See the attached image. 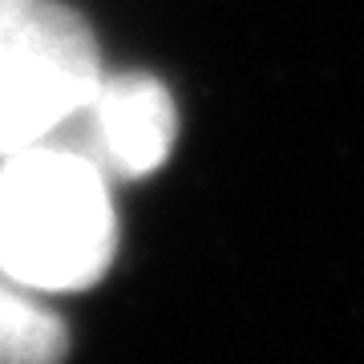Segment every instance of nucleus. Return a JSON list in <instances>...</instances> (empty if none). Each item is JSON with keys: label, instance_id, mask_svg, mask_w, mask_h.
Listing matches in <instances>:
<instances>
[{"label": "nucleus", "instance_id": "1", "mask_svg": "<svg viewBox=\"0 0 364 364\" xmlns=\"http://www.w3.org/2000/svg\"><path fill=\"white\" fill-rule=\"evenodd\" d=\"M117 219L109 178L61 142L0 162V272L28 291H81L109 272Z\"/></svg>", "mask_w": 364, "mask_h": 364}, {"label": "nucleus", "instance_id": "2", "mask_svg": "<svg viewBox=\"0 0 364 364\" xmlns=\"http://www.w3.org/2000/svg\"><path fill=\"white\" fill-rule=\"evenodd\" d=\"M90 25L53 0H0V162L53 134L102 81Z\"/></svg>", "mask_w": 364, "mask_h": 364}, {"label": "nucleus", "instance_id": "3", "mask_svg": "<svg viewBox=\"0 0 364 364\" xmlns=\"http://www.w3.org/2000/svg\"><path fill=\"white\" fill-rule=\"evenodd\" d=\"M178 114L174 97L150 73L102 77L90 102L69 117L49 142L77 150L102 170L105 178H146L174 150Z\"/></svg>", "mask_w": 364, "mask_h": 364}, {"label": "nucleus", "instance_id": "4", "mask_svg": "<svg viewBox=\"0 0 364 364\" xmlns=\"http://www.w3.org/2000/svg\"><path fill=\"white\" fill-rule=\"evenodd\" d=\"M65 320L0 272V364H65Z\"/></svg>", "mask_w": 364, "mask_h": 364}]
</instances>
